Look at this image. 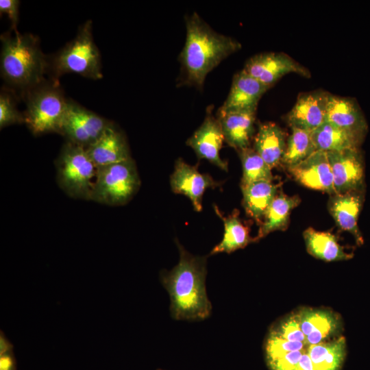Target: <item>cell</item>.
<instances>
[{"mask_svg": "<svg viewBox=\"0 0 370 370\" xmlns=\"http://www.w3.org/2000/svg\"><path fill=\"white\" fill-rule=\"evenodd\" d=\"M303 237L308 253L317 259L335 262L347 260L354 256L345 251L335 235L329 232L308 227L304 231Z\"/></svg>", "mask_w": 370, "mask_h": 370, "instance_id": "7402d4cb", "label": "cell"}, {"mask_svg": "<svg viewBox=\"0 0 370 370\" xmlns=\"http://www.w3.org/2000/svg\"><path fill=\"white\" fill-rule=\"evenodd\" d=\"M20 1L18 0H1L0 13L5 14L11 21L12 30L17 32Z\"/></svg>", "mask_w": 370, "mask_h": 370, "instance_id": "836d02e7", "label": "cell"}, {"mask_svg": "<svg viewBox=\"0 0 370 370\" xmlns=\"http://www.w3.org/2000/svg\"><path fill=\"white\" fill-rule=\"evenodd\" d=\"M186 40L179 56L178 85L201 88L208 74L221 61L238 51L241 44L212 29L197 12L185 18Z\"/></svg>", "mask_w": 370, "mask_h": 370, "instance_id": "6da1fadb", "label": "cell"}, {"mask_svg": "<svg viewBox=\"0 0 370 370\" xmlns=\"http://www.w3.org/2000/svg\"><path fill=\"white\" fill-rule=\"evenodd\" d=\"M301 185L315 190L336 194L327 152L315 151L297 165L288 169Z\"/></svg>", "mask_w": 370, "mask_h": 370, "instance_id": "5bb4252c", "label": "cell"}, {"mask_svg": "<svg viewBox=\"0 0 370 370\" xmlns=\"http://www.w3.org/2000/svg\"><path fill=\"white\" fill-rule=\"evenodd\" d=\"M306 352L315 370H340L346 356V340L343 336L308 345Z\"/></svg>", "mask_w": 370, "mask_h": 370, "instance_id": "484cf974", "label": "cell"}, {"mask_svg": "<svg viewBox=\"0 0 370 370\" xmlns=\"http://www.w3.org/2000/svg\"><path fill=\"white\" fill-rule=\"evenodd\" d=\"M238 152L243 167L241 186L256 182L273 180L271 169L254 148L249 147Z\"/></svg>", "mask_w": 370, "mask_h": 370, "instance_id": "f1b7e54d", "label": "cell"}, {"mask_svg": "<svg viewBox=\"0 0 370 370\" xmlns=\"http://www.w3.org/2000/svg\"><path fill=\"white\" fill-rule=\"evenodd\" d=\"M295 370H315L306 350L303 354Z\"/></svg>", "mask_w": 370, "mask_h": 370, "instance_id": "d590c367", "label": "cell"}, {"mask_svg": "<svg viewBox=\"0 0 370 370\" xmlns=\"http://www.w3.org/2000/svg\"><path fill=\"white\" fill-rule=\"evenodd\" d=\"M56 164L60 188L72 198L91 201L97 167L86 148L66 141Z\"/></svg>", "mask_w": 370, "mask_h": 370, "instance_id": "8992f818", "label": "cell"}, {"mask_svg": "<svg viewBox=\"0 0 370 370\" xmlns=\"http://www.w3.org/2000/svg\"><path fill=\"white\" fill-rule=\"evenodd\" d=\"M329 92L316 90L300 94L286 116L291 129L312 132L326 121Z\"/></svg>", "mask_w": 370, "mask_h": 370, "instance_id": "8fae6325", "label": "cell"}, {"mask_svg": "<svg viewBox=\"0 0 370 370\" xmlns=\"http://www.w3.org/2000/svg\"><path fill=\"white\" fill-rule=\"evenodd\" d=\"M365 188L330 196L328 208L336 225L350 233L357 245L364 243L358 220L365 201Z\"/></svg>", "mask_w": 370, "mask_h": 370, "instance_id": "7c38bea8", "label": "cell"}, {"mask_svg": "<svg viewBox=\"0 0 370 370\" xmlns=\"http://www.w3.org/2000/svg\"><path fill=\"white\" fill-rule=\"evenodd\" d=\"M140 186V179L134 160L97 167L91 201L119 206L128 203Z\"/></svg>", "mask_w": 370, "mask_h": 370, "instance_id": "52a82bcc", "label": "cell"}, {"mask_svg": "<svg viewBox=\"0 0 370 370\" xmlns=\"http://www.w3.org/2000/svg\"><path fill=\"white\" fill-rule=\"evenodd\" d=\"M306 350V349L288 352L275 360L267 362L268 366L271 370H295Z\"/></svg>", "mask_w": 370, "mask_h": 370, "instance_id": "d6a6232c", "label": "cell"}, {"mask_svg": "<svg viewBox=\"0 0 370 370\" xmlns=\"http://www.w3.org/2000/svg\"><path fill=\"white\" fill-rule=\"evenodd\" d=\"M22 99L26 105L25 124L35 136L52 132L60 134L68 99L59 82L45 79L28 90Z\"/></svg>", "mask_w": 370, "mask_h": 370, "instance_id": "5b68a950", "label": "cell"}, {"mask_svg": "<svg viewBox=\"0 0 370 370\" xmlns=\"http://www.w3.org/2000/svg\"><path fill=\"white\" fill-rule=\"evenodd\" d=\"M336 193L365 188V162L360 148L327 152Z\"/></svg>", "mask_w": 370, "mask_h": 370, "instance_id": "30bf717a", "label": "cell"}, {"mask_svg": "<svg viewBox=\"0 0 370 370\" xmlns=\"http://www.w3.org/2000/svg\"><path fill=\"white\" fill-rule=\"evenodd\" d=\"M180 260L160 280L171 298L170 312L175 320L202 321L211 314L206 289V257L193 256L176 240Z\"/></svg>", "mask_w": 370, "mask_h": 370, "instance_id": "7a4b0ae2", "label": "cell"}, {"mask_svg": "<svg viewBox=\"0 0 370 370\" xmlns=\"http://www.w3.org/2000/svg\"><path fill=\"white\" fill-rule=\"evenodd\" d=\"M256 110L222 112L219 121L225 141L237 151L250 147L255 127Z\"/></svg>", "mask_w": 370, "mask_h": 370, "instance_id": "ffe728a7", "label": "cell"}, {"mask_svg": "<svg viewBox=\"0 0 370 370\" xmlns=\"http://www.w3.org/2000/svg\"><path fill=\"white\" fill-rule=\"evenodd\" d=\"M17 96L8 88H4L0 94V128L25 123L23 113L16 107Z\"/></svg>", "mask_w": 370, "mask_h": 370, "instance_id": "f546056e", "label": "cell"}, {"mask_svg": "<svg viewBox=\"0 0 370 370\" xmlns=\"http://www.w3.org/2000/svg\"><path fill=\"white\" fill-rule=\"evenodd\" d=\"M86 149L97 167L132 158L125 134L112 122L105 129L99 138Z\"/></svg>", "mask_w": 370, "mask_h": 370, "instance_id": "ac0fdd59", "label": "cell"}, {"mask_svg": "<svg viewBox=\"0 0 370 370\" xmlns=\"http://www.w3.org/2000/svg\"><path fill=\"white\" fill-rule=\"evenodd\" d=\"M269 333L287 341L306 343V336L301 329L297 312L291 313L281 320Z\"/></svg>", "mask_w": 370, "mask_h": 370, "instance_id": "1f68e13d", "label": "cell"}, {"mask_svg": "<svg viewBox=\"0 0 370 370\" xmlns=\"http://www.w3.org/2000/svg\"><path fill=\"white\" fill-rule=\"evenodd\" d=\"M214 210L223 222L224 234L221 241L212 249L210 255L222 252L230 254L255 242L254 238L250 236L249 227L239 218L238 211L234 210L225 217L216 206Z\"/></svg>", "mask_w": 370, "mask_h": 370, "instance_id": "d4e9b609", "label": "cell"}, {"mask_svg": "<svg viewBox=\"0 0 370 370\" xmlns=\"http://www.w3.org/2000/svg\"><path fill=\"white\" fill-rule=\"evenodd\" d=\"M246 213L259 225L278 194V185L273 180H262L241 186Z\"/></svg>", "mask_w": 370, "mask_h": 370, "instance_id": "603a6c76", "label": "cell"}, {"mask_svg": "<svg viewBox=\"0 0 370 370\" xmlns=\"http://www.w3.org/2000/svg\"><path fill=\"white\" fill-rule=\"evenodd\" d=\"M301 329L306 336L307 345L323 343L339 336L341 319L335 312L311 308H303L297 312Z\"/></svg>", "mask_w": 370, "mask_h": 370, "instance_id": "e0dca14e", "label": "cell"}, {"mask_svg": "<svg viewBox=\"0 0 370 370\" xmlns=\"http://www.w3.org/2000/svg\"><path fill=\"white\" fill-rule=\"evenodd\" d=\"M112 121L69 99L60 134L66 141L87 148Z\"/></svg>", "mask_w": 370, "mask_h": 370, "instance_id": "ba28073f", "label": "cell"}, {"mask_svg": "<svg viewBox=\"0 0 370 370\" xmlns=\"http://www.w3.org/2000/svg\"><path fill=\"white\" fill-rule=\"evenodd\" d=\"M300 202L301 199L297 195L288 196L282 192L278 193L260 225L255 241L272 232L286 230L289 225L291 211Z\"/></svg>", "mask_w": 370, "mask_h": 370, "instance_id": "cb8c5ba5", "label": "cell"}, {"mask_svg": "<svg viewBox=\"0 0 370 370\" xmlns=\"http://www.w3.org/2000/svg\"><path fill=\"white\" fill-rule=\"evenodd\" d=\"M312 137L317 150L325 152L360 148L365 140L326 121L312 132Z\"/></svg>", "mask_w": 370, "mask_h": 370, "instance_id": "4316f807", "label": "cell"}, {"mask_svg": "<svg viewBox=\"0 0 370 370\" xmlns=\"http://www.w3.org/2000/svg\"><path fill=\"white\" fill-rule=\"evenodd\" d=\"M326 122L365 139L368 124L357 101L329 93Z\"/></svg>", "mask_w": 370, "mask_h": 370, "instance_id": "2e32d148", "label": "cell"}, {"mask_svg": "<svg viewBox=\"0 0 370 370\" xmlns=\"http://www.w3.org/2000/svg\"><path fill=\"white\" fill-rule=\"evenodd\" d=\"M170 184L173 192L190 199L197 212L202 210V197L205 190L219 186L210 175L201 173L196 166L189 165L180 158L175 162Z\"/></svg>", "mask_w": 370, "mask_h": 370, "instance_id": "4fadbf2b", "label": "cell"}, {"mask_svg": "<svg viewBox=\"0 0 370 370\" xmlns=\"http://www.w3.org/2000/svg\"><path fill=\"white\" fill-rule=\"evenodd\" d=\"M223 141L224 136L218 119L208 113L201 125L187 140L186 145L194 150L199 158L206 159L227 171V162L219 155Z\"/></svg>", "mask_w": 370, "mask_h": 370, "instance_id": "9a60e30c", "label": "cell"}, {"mask_svg": "<svg viewBox=\"0 0 370 370\" xmlns=\"http://www.w3.org/2000/svg\"><path fill=\"white\" fill-rule=\"evenodd\" d=\"M286 140L281 164L289 169L306 159L317 149L314 144L312 132L293 128Z\"/></svg>", "mask_w": 370, "mask_h": 370, "instance_id": "83f0119b", "label": "cell"}, {"mask_svg": "<svg viewBox=\"0 0 370 370\" xmlns=\"http://www.w3.org/2000/svg\"><path fill=\"white\" fill-rule=\"evenodd\" d=\"M12 349V347L0 352V370H14V362Z\"/></svg>", "mask_w": 370, "mask_h": 370, "instance_id": "e575fe53", "label": "cell"}, {"mask_svg": "<svg viewBox=\"0 0 370 370\" xmlns=\"http://www.w3.org/2000/svg\"><path fill=\"white\" fill-rule=\"evenodd\" d=\"M1 77L7 88L22 98L45 79L48 58L42 53L37 36L32 34L11 30L1 36Z\"/></svg>", "mask_w": 370, "mask_h": 370, "instance_id": "3957f363", "label": "cell"}, {"mask_svg": "<svg viewBox=\"0 0 370 370\" xmlns=\"http://www.w3.org/2000/svg\"><path fill=\"white\" fill-rule=\"evenodd\" d=\"M90 20L80 26L76 36L52 58H48V73L58 82L66 73H75L94 80L103 77L99 51L92 36Z\"/></svg>", "mask_w": 370, "mask_h": 370, "instance_id": "277c9868", "label": "cell"}, {"mask_svg": "<svg viewBox=\"0 0 370 370\" xmlns=\"http://www.w3.org/2000/svg\"><path fill=\"white\" fill-rule=\"evenodd\" d=\"M269 88L282 77L295 73L305 77L311 76L309 70L282 52H264L249 58L243 69Z\"/></svg>", "mask_w": 370, "mask_h": 370, "instance_id": "9c48e42d", "label": "cell"}, {"mask_svg": "<svg viewBox=\"0 0 370 370\" xmlns=\"http://www.w3.org/2000/svg\"><path fill=\"white\" fill-rule=\"evenodd\" d=\"M268 89V86L241 70L234 75L228 95L219 110H256L259 100Z\"/></svg>", "mask_w": 370, "mask_h": 370, "instance_id": "d6986e66", "label": "cell"}, {"mask_svg": "<svg viewBox=\"0 0 370 370\" xmlns=\"http://www.w3.org/2000/svg\"><path fill=\"white\" fill-rule=\"evenodd\" d=\"M307 346L305 343L287 341L269 333L264 345L267 362L291 352L304 350Z\"/></svg>", "mask_w": 370, "mask_h": 370, "instance_id": "4dcf8cb0", "label": "cell"}, {"mask_svg": "<svg viewBox=\"0 0 370 370\" xmlns=\"http://www.w3.org/2000/svg\"><path fill=\"white\" fill-rule=\"evenodd\" d=\"M286 140L285 132L276 123H260L254 138V149L272 169L281 164Z\"/></svg>", "mask_w": 370, "mask_h": 370, "instance_id": "44dd1931", "label": "cell"}]
</instances>
